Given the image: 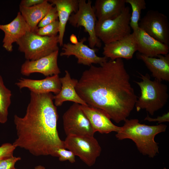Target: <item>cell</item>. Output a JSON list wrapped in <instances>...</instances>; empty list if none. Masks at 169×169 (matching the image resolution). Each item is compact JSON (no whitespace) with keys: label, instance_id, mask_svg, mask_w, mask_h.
Returning a JSON list of instances; mask_svg holds the SVG:
<instances>
[{"label":"cell","instance_id":"15","mask_svg":"<svg viewBox=\"0 0 169 169\" xmlns=\"http://www.w3.org/2000/svg\"><path fill=\"white\" fill-rule=\"evenodd\" d=\"M58 74L47 77L41 79L35 80L21 78L16 83L20 89L27 88L37 94L53 92L58 94L61 89V83Z\"/></svg>","mask_w":169,"mask_h":169},{"label":"cell","instance_id":"29","mask_svg":"<svg viewBox=\"0 0 169 169\" xmlns=\"http://www.w3.org/2000/svg\"><path fill=\"white\" fill-rule=\"evenodd\" d=\"M16 148L13 144L10 143L2 144L0 146V160L13 156V151Z\"/></svg>","mask_w":169,"mask_h":169},{"label":"cell","instance_id":"14","mask_svg":"<svg viewBox=\"0 0 169 169\" xmlns=\"http://www.w3.org/2000/svg\"><path fill=\"white\" fill-rule=\"evenodd\" d=\"M133 33L136 38L137 51L140 54L148 57L155 58L160 55L168 54V45L151 37L139 27L136 31Z\"/></svg>","mask_w":169,"mask_h":169},{"label":"cell","instance_id":"16","mask_svg":"<svg viewBox=\"0 0 169 169\" xmlns=\"http://www.w3.org/2000/svg\"><path fill=\"white\" fill-rule=\"evenodd\" d=\"M95 132L108 134L112 132H117L120 127L114 124L109 116L101 110L89 106L80 105Z\"/></svg>","mask_w":169,"mask_h":169},{"label":"cell","instance_id":"20","mask_svg":"<svg viewBox=\"0 0 169 169\" xmlns=\"http://www.w3.org/2000/svg\"><path fill=\"white\" fill-rule=\"evenodd\" d=\"M125 0H96L93 6L97 21L112 19L124 10Z\"/></svg>","mask_w":169,"mask_h":169},{"label":"cell","instance_id":"25","mask_svg":"<svg viewBox=\"0 0 169 169\" xmlns=\"http://www.w3.org/2000/svg\"><path fill=\"white\" fill-rule=\"evenodd\" d=\"M59 21L56 20L43 27L38 28L34 33L41 36H55L59 33Z\"/></svg>","mask_w":169,"mask_h":169},{"label":"cell","instance_id":"30","mask_svg":"<svg viewBox=\"0 0 169 169\" xmlns=\"http://www.w3.org/2000/svg\"><path fill=\"white\" fill-rule=\"evenodd\" d=\"M145 120H147L150 122L158 121L159 123L169 121V112L161 116H158L156 118H152L150 117L148 115L145 118Z\"/></svg>","mask_w":169,"mask_h":169},{"label":"cell","instance_id":"28","mask_svg":"<svg viewBox=\"0 0 169 169\" xmlns=\"http://www.w3.org/2000/svg\"><path fill=\"white\" fill-rule=\"evenodd\" d=\"M21 159L19 157L13 156L2 159L0 160V169H13L15 163Z\"/></svg>","mask_w":169,"mask_h":169},{"label":"cell","instance_id":"26","mask_svg":"<svg viewBox=\"0 0 169 169\" xmlns=\"http://www.w3.org/2000/svg\"><path fill=\"white\" fill-rule=\"evenodd\" d=\"M58 20V16L56 8L55 6H53L48 13L39 22L38 28L43 27Z\"/></svg>","mask_w":169,"mask_h":169},{"label":"cell","instance_id":"2","mask_svg":"<svg viewBox=\"0 0 169 169\" xmlns=\"http://www.w3.org/2000/svg\"><path fill=\"white\" fill-rule=\"evenodd\" d=\"M30 96L25 115H14L17 137L13 144L35 156L57 157V150L65 148L57 129L58 115L54 95L30 91Z\"/></svg>","mask_w":169,"mask_h":169},{"label":"cell","instance_id":"6","mask_svg":"<svg viewBox=\"0 0 169 169\" xmlns=\"http://www.w3.org/2000/svg\"><path fill=\"white\" fill-rule=\"evenodd\" d=\"M131 16L130 8L126 6L124 11L115 18L97 20L95 27L97 37L106 44L120 39L130 34Z\"/></svg>","mask_w":169,"mask_h":169},{"label":"cell","instance_id":"11","mask_svg":"<svg viewBox=\"0 0 169 169\" xmlns=\"http://www.w3.org/2000/svg\"><path fill=\"white\" fill-rule=\"evenodd\" d=\"M86 40L84 37L75 44L69 43L63 44L60 56L68 57L74 55L77 59L78 64L90 66L93 64L100 65L108 60L106 57L96 55L97 49L91 48L84 44Z\"/></svg>","mask_w":169,"mask_h":169},{"label":"cell","instance_id":"4","mask_svg":"<svg viewBox=\"0 0 169 169\" xmlns=\"http://www.w3.org/2000/svg\"><path fill=\"white\" fill-rule=\"evenodd\" d=\"M142 80L135 81L140 87L141 95L135 105L137 111L145 109L152 115L162 108L169 97L167 86L156 79L152 80L148 74L145 75L139 73Z\"/></svg>","mask_w":169,"mask_h":169},{"label":"cell","instance_id":"1","mask_svg":"<svg viewBox=\"0 0 169 169\" xmlns=\"http://www.w3.org/2000/svg\"><path fill=\"white\" fill-rule=\"evenodd\" d=\"M122 59L110 60L84 71L75 87L87 105L100 109L117 123L124 121L137 100Z\"/></svg>","mask_w":169,"mask_h":169},{"label":"cell","instance_id":"24","mask_svg":"<svg viewBox=\"0 0 169 169\" xmlns=\"http://www.w3.org/2000/svg\"><path fill=\"white\" fill-rule=\"evenodd\" d=\"M131 7L130 25L133 30L136 31L139 28V21L140 20L141 11L146 8V3L144 0H125Z\"/></svg>","mask_w":169,"mask_h":169},{"label":"cell","instance_id":"10","mask_svg":"<svg viewBox=\"0 0 169 169\" xmlns=\"http://www.w3.org/2000/svg\"><path fill=\"white\" fill-rule=\"evenodd\" d=\"M139 26L151 37L169 46V23L163 13L156 10L148 11L140 19Z\"/></svg>","mask_w":169,"mask_h":169},{"label":"cell","instance_id":"12","mask_svg":"<svg viewBox=\"0 0 169 169\" xmlns=\"http://www.w3.org/2000/svg\"><path fill=\"white\" fill-rule=\"evenodd\" d=\"M59 51L34 60H26L21 66L20 72L25 76L38 73L48 77L58 74L61 73L58 64Z\"/></svg>","mask_w":169,"mask_h":169},{"label":"cell","instance_id":"8","mask_svg":"<svg viewBox=\"0 0 169 169\" xmlns=\"http://www.w3.org/2000/svg\"><path fill=\"white\" fill-rule=\"evenodd\" d=\"M92 1L88 0H79V7L75 13H72L68 20L70 24L74 27H83L85 32L89 34V47L94 48L96 46L100 48L102 44L101 41L97 37L95 27L97 20Z\"/></svg>","mask_w":169,"mask_h":169},{"label":"cell","instance_id":"9","mask_svg":"<svg viewBox=\"0 0 169 169\" xmlns=\"http://www.w3.org/2000/svg\"><path fill=\"white\" fill-rule=\"evenodd\" d=\"M63 120L67 136H94L95 133L79 104L74 103L63 114Z\"/></svg>","mask_w":169,"mask_h":169},{"label":"cell","instance_id":"7","mask_svg":"<svg viewBox=\"0 0 169 169\" xmlns=\"http://www.w3.org/2000/svg\"><path fill=\"white\" fill-rule=\"evenodd\" d=\"M64 142L65 149L72 151L89 166L95 164L101 152V147L94 136H67Z\"/></svg>","mask_w":169,"mask_h":169},{"label":"cell","instance_id":"21","mask_svg":"<svg viewBox=\"0 0 169 169\" xmlns=\"http://www.w3.org/2000/svg\"><path fill=\"white\" fill-rule=\"evenodd\" d=\"M137 57L144 62L155 79L161 81H169L168 54L165 55H160L157 58L148 57L140 54Z\"/></svg>","mask_w":169,"mask_h":169},{"label":"cell","instance_id":"13","mask_svg":"<svg viewBox=\"0 0 169 169\" xmlns=\"http://www.w3.org/2000/svg\"><path fill=\"white\" fill-rule=\"evenodd\" d=\"M137 49L136 37L133 32L120 39L105 44L103 54L111 60L120 58L130 59Z\"/></svg>","mask_w":169,"mask_h":169},{"label":"cell","instance_id":"5","mask_svg":"<svg viewBox=\"0 0 169 169\" xmlns=\"http://www.w3.org/2000/svg\"><path fill=\"white\" fill-rule=\"evenodd\" d=\"M16 43L27 60H37L59 50L58 35L41 36L29 31Z\"/></svg>","mask_w":169,"mask_h":169},{"label":"cell","instance_id":"32","mask_svg":"<svg viewBox=\"0 0 169 169\" xmlns=\"http://www.w3.org/2000/svg\"><path fill=\"white\" fill-rule=\"evenodd\" d=\"M69 40L71 44H77L78 41L77 36L74 34H71L69 37Z\"/></svg>","mask_w":169,"mask_h":169},{"label":"cell","instance_id":"23","mask_svg":"<svg viewBox=\"0 0 169 169\" xmlns=\"http://www.w3.org/2000/svg\"><path fill=\"white\" fill-rule=\"evenodd\" d=\"M11 96V91L5 86L0 75V123L2 124L5 123L8 120Z\"/></svg>","mask_w":169,"mask_h":169},{"label":"cell","instance_id":"17","mask_svg":"<svg viewBox=\"0 0 169 169\" xmlns=\"http://www.w3.org/2000/svg\"><path fill=\"white\" fill-rule=\"evenodd\" d=\"M0 29L4 33L3 47L8 51H13V44L16 42L27 32L30 31L25 20L19 12L16 18L10 23L0 24Z\"/></svg>","mask_w":169,"mask_h":169},{"label":"cell","instance_id":"19","mask_svg":"<svg viewBox=\"0 0 169 169\" xmlns=\"http://www.w3.org/2000/svg\"><path fill=\"white\" fill-rule=\"evenodd\" d=\"M48 1L54 5L57 9L59 24V44L60 46H62L67 23L71 15L77 11L79 0H49Z\"/></svg>","mask_w":169,"mask_h":169},{"label":"cell","instance_id":"27","mask_svg":"<svg viewBox=\"0 0 169 169\" xmlns=\"http://www.w3.org/2000/svg\"><path fill=\"white\" fill-rule=\"evenodd\" d=\"M57 157H59V159L60 161H68L71 163H74L75 162V156L69 150H67L64 148H60L57 150Z\"/></svg>","mask_w":169,"mask_h":169},{"label":"cell","instance_id":"3","mask_svg":"<svg viewBox=\"0 0 169 169\" xmlns=\"http://www.w3.org/2000/svg\"><path fill=\"white\" fill-rule=\"evenodd\" d=\"M124 121V125L115 135L118 140H132L140 153L150 158H153L159 153L158 143L155 141V137L166 131V125H147L140 123L136 119H126Z\"/></svg>","mask_w":169,"mask_h":169},{"label":"cell","instance_id":"22","mask_svg":"<svg viewBox=\"0 0 169 169\" xmlns=\"http://www.w3.org/2000/svg\"><path fill=\"white\" fill-rule=\"evenodd\" d=\"M53 4L48 0L30 7L19 6L20 12L28 25L30 31L34 33L40 21L48 13Z\"/></svg>","mask_w":169,"mask_h":169},{"label":"cell","instance_id":"18","mask_svg":"<svg viewBox=\"0 0 169 169\" xmlns=\"http://www.w3.org/2000/svg\"><path fill=\"white\" fill-rule=\"evenodd\" d=\"M64 76L60 78L61 89L59 92L54 96V101L56 107L62 105L66 101H70L80 105H87L79 96L75 90L78 80L71 77L70 73L65 70Z\"/></svg>","mask_w":169,"mask_h":169},{"label":"cell","instance_id":"31","mask_svg":"<svg viewBox=\"0 0 169 169\" xmlns=\"http://www.w3.org/2000/svg\"><path fill=\"white\" fill-rule=\"evenodd\" d=\"M44 0H23L20 2V5L26 7H30L39 4Z\"/></svg>","mask_w":169,"mask_h":169}]
</instances>
